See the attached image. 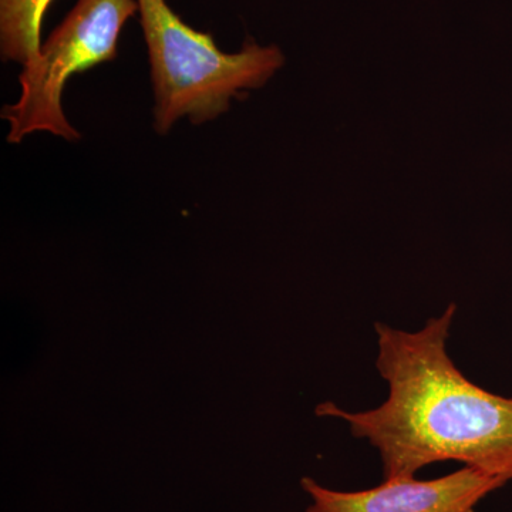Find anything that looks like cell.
<instances>
[{
  "label": "cell",
  "mask_w": 512,
  "mask_h": 512,
  "mask_svg": "<svg viewBox=\"0 0 512 512\" xmlns=\"http://www.w3.org/2000/svg\"><path fill=\"white\" fill-rule=\"evenodd\" d=\"M53 0H0V53L26 66L39 55L40 32Z\"/></svg>",
  "instance_id": "obj_5"
},
{
  "label": "cell",
  "mask_w": 512,
  "mask_h": 512,
  "mask_svg": "<svg viewBox=\"0 0 512 512\" xmlns=\"http://www.w3.org/2000/svg\"><path fill=\"white\" fill-rule=\"evenodd\" d=\"M505 484L503 478L471 467L429 481H383L362 491L330 490L313 478L301 480L312 501L306 512H476L485 497Z\"/></svg>",
  "instance_id": "obj_4"
},
{
  "label": "cell",
  "mask_w": 512,
  "mask_h": 512,
  "mask_svg": "<svg viewBox=\"0 0 512 512\" xmlns=\"http://www.w3.org/2000/svg\"><path fill=\"white\" fill-rule=\"evenodd\" d=\"M137 12V0H77L36 59L23 66L18 100L3 107L8 143H22L39 131L79 140V131L64 116V87L74 74L116 59L121 30Z\"/></svg>",
  "instance_id": "obj_3"
},
{
  "label": "cell",
  "mask_w": 512,
  "mask_h": 512,
  "mask_svg": "<svg viewBox=\"0 0 512 512\" xmlns=\"http://www.w3.org/2000/svg\"><path fill=\"white\" fill-rule=\"evenodd\" d=\"M150 57L154 128L167 134L178 120L204 124L227 113L232 97L264 86L284 55L248 40L238 53L218 49L210 33L188 26L167 0H137Z\"/></svg>",
  "instance_id": "obj_2"
},
{
  "label": "cell",
  "mask_w": 512,
  "mask_h": 512,
  "mask_svg": "<svg viewBox=\"0 0 512 512\" xmlns=\"http://www.w3.org/2000/svg\"><path fill=\"white\" fill-rule=\"evenodd\" d=\"M456 312L451 303L416 332L375 323L386 402L363 412L332 402L316 407V416L346 421L353 436L379 451L384 481L414 478L443 461L512 480V397L470 382L448 356Z\"/></svg>",
  "instance_id": "obj_1"
}]
</instances>
